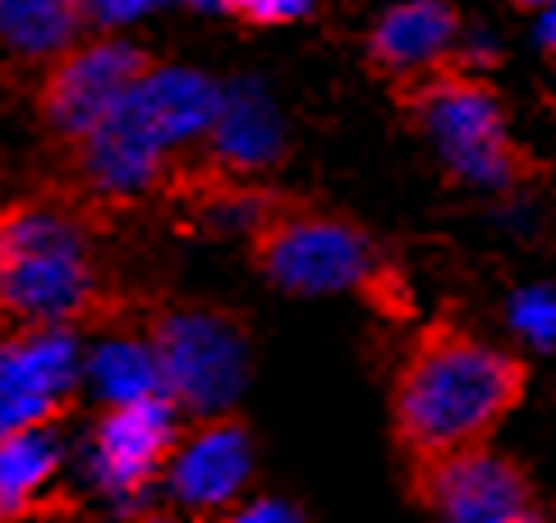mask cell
<instances>
[{
	"instance_id": "6da1fadb",
	"label": "cell",
	"mask_w": 556,
	"mask_h": 523,
	"mask_svg": "<svg viewBox=\"0 0 556 523\" xmlns=\"http://www.w3.org/2000/svg\"><path fill=\"white\" fill-rule=\"evenodd\" d=\"M525 386L529 372L520 358L455 327H428L395 372V446L405 450L409 469L483 450L488 436L525 399Z\"/></svg>"
},
{
	"instance_id": "7a4b0ae2",
	"label": "cell",
	"mask_w": 556,
	"mask_h": 523,
	"mask_svg": "<svg viewBox=\"0 0 556 523\" xmlns=\"http://www.w3.org/2000/svg\"><path fill=\"white\" fill-rule=\"evenodd\" d=\"M121 298L92 248L88 212L70 197L0 207V345L18 335L102 327Z\"/></svg>"
},
{
	"instance_id": "3957f363",
	"label": "cell",
	"mask_w": 556,
	"mask_h": 523,
	"mask_svg": "<svg viewBox=\"0 0 556 523\" xmlns=\"http://www.w3.org/2000/svg\"><path fill=\"white\" fill-rule=\"evenodd\" d=\"M249 253L253 267L290 294H331V290H364L372 298L382 294L387 267L372 253L368 234L354 220L323 207L276 197L267 216L249 230Z\"/></svg>"
},
{
	"instance_id": "277c9868",
	"label": "cell",
	"mask_w": 556,
	"mask_h": 523,
	"mask_svg": "<svg viewBox=\"0 0 556 523\" xmlns=\"http://www.w3.org/2000/svg\"><path fill=\"white\" fill-rule=\"evenodd\" d=\"M143 345L152 354L162 399L193 418H222L244 386L249 340L240 317L222 308H156Z\"/></svg>"
},
{
	"instance_id": "5b68a950",
	"label": "cell",
	"mask_w": 556,
	"mask_h": 523,
	"mask_svg": "<svg viewBox=\"0 0 556 523\" xmlns=\"http://www.w3.org/2000/svg\"><path fill=\"white\" fill-rule=\"evenodd\" d=\"M401 97L424 119V129L451 161V170H460L473 184H515L525 175L520 148L506 138L502 106H496L488 84L437 65L432 74L405 84Z\"/></svg>"
},
{
	"instance_id": "8992f818",
	"label": "cell",
	"mask_w": 556,
	"mask_h": 523,
	"mask_svg": "<svg viewBox=\"0 0 556 523\" xmlns=\"http://www.w3.org/2000/svg\"><path fill=\"white\" fill-rule=\"evenodd\" d=\"M156 60L134 42L106 37V42H78L61 60H51L37 78L33 111L37 125L55 143V152H74L97 125L125 102V97L152 74Z\"/></svg>"
},
{
	"instance_id": "52a82bcc",
	"label": "cell",
	"mask_w": 556,
	"mask_h": 523,
	"mask_svg": "<svg viewBox=\"0 0 556 523\" xmlns=\"http://www.w3.org/2000/svg\"><path fill=\"white\" fill-rule=\"evenodd\" d=\"M409 487L442 523H520L533 500L529 473L488 446L409 469Z\"/></svg>"
},
{
	"instance_id": "ba28073f",
	"label": "cell",
	"mask_w": 556,
	"mask_h": 523,
	"mask_svg": "<svg viewBox=\"0 0 556 523\" xmlns=\"http://www.w3.org/2000/svg\"><path fill=\"white\" fill-rule=\"evenodd\" d=\"M175 446H180V436H175V409L162 395L111 409L97 422V441H92L97 482L115 496H138L170 464Z\"/></svg>"
},
{
	"instance_id": "9c48e42d",
	"label": "cell",
	"mask_w": 556,
	"mask_h": 523,
	"mask_svg": "<svg viewBox=\"0 0 556 523\" xmlns=\"http://www.w3.org/2000/svg\"><path fill=\"white\" fill-rule=\"evenodd\" d=\"M74 386L70 331L18 335L0 345V432L42 428Z\"/></svg>"
},
{
	"instance_id": "30bf717a",
	"label": "cell",
	"mask_w": 556,
	"mask_h": 523,
	"mask_svg": "<svg viewBox=\"0 0 556 523\" xmlns=\"http://www.w3.org/2000/svg\"><path fill=\"white\" fill-rule=\"evenodd\" d=\"M249 477V432L240 418H203L170 455V487L193 510H216Z\"/></svg>"
},
{
	"instance_id": "8fae6325",
	"label": "cell",
	"mask_w": 556,
	"mask_h": 523,
	"mask_svg": "<svg viewBox=\"0 0 556 523\" xmlns=\"http://www.w3.org/2000/svg\"><path fill=\"white\" fill-rule=\"evenodd\" d=\"M455 10L446 0H401L372 28L368 60L377 74L401 78V88L432 74L455 47Z\"/></svg>"
},
{
	"instance_id": "7c38bea8",
	"label": "cell",
	"mask_w": 556,
	"mask_h": 523,
	"mask_svg": "<svg viewBox=\"0 0 556 523\" xmlns=\"http://www.w3.org/2000/svg\"><path fill=\"white\" fill-rule=\"evenodd\" d=\"M84 0H0V51L24 69H47L88 28Z\"/></svg>"
},
{
	"instance_id": "4fadbf2b",
	"label": "cell",
	"mask_w": 556,
	"mask_h": 523,
	"mask_svg": "<svg viewBox=\"0 0 556 523\" xmlns=\"http://www.w3.org/2000/svg\"><path fill=\"white\" fill-rule=\"evenodd\" d=\"M207 170L240 179L249 184L253 170H263L267 161H276V119L263 106V97H253L249 88L222 92V106L207 129Z\"/></svg>"
},
{
	"instance_id": "5bb4252c",
	"label": "cell",
	"mask_w": 556,
	"mask_h": 523,
	"mask_svg": "<svg viewBox=\"0 0 556 523\" xmlns=\"http://www.w3.org/2000/svg\"><path fill=\"white\" fill-rule=\"evenodd\" d=\"M55 436L47 428H18L0 432V523H14L33 510L37 492L55 473Z\"/></svg>"
},
{
	"instance_id": "9a60e30c",
	"label": "cell",
	"mask_w": 556,
	"mask_h": 523,
	"mask_svg": "<svg viewBox=\"0 0 556 523\" xmlns=\"http://www.w3.org/2000/svg\"><path fill=\"white\" fill-rule=\"evenodd\" d=\"M88 377H92L97 395H102L111 409L162 395V381H156V368H152V354L143 345V335L111 340L106 349H97L92 363H88Z\"/></svg>"
},
{
	"instance_id": "2e32d148",
	"label": "cell",
	"mask_w": 556,
	"mask_h": 523,
	"mask_svg": "<svg viewBox=\"0 0 556 523\" xmlns=\"http://www.w3.org/2000/svg\"><path fill=\"white\" fill-rule=\"evenodd\" d=\"M510 317H515V327L533 340V345H556V294L529 290V294L515 298Z\"/></svg>"
},
{
	"instance_id": "e0dca14e",
	"label": "cell",
	"mask_w": 556,
	"mask_h": 523,
	"mask_svg": "<svg viewBox=\"0 0 556 523\" xmlns=\"http://www.w3.org/2000/svg\"><path fill=\"white\" fill-rule=\"evenodd\" d=\"M313 10V0H235L230 14H240L244 24L271 28V24H290V18H304Z\"/></svg>"
},
{
	"instance_id": "ac0fdd59",
	"label": "cell",
	"mask_w": 556,
	"mask_h": 523,
	"mask_svg": "<svg viewBox=\"0 0 556 523\" xmlns=\"http://www.w3.org/2000/svg\"><path fill=\"white\" fill-rule=\"evenodd\" d=\"M152 5H162V0H88V14L106 18V24H121V18H134Z\"/></svg>"
},
{
	"instance_id": "d6986e66",
	"label": "cell",
	"mask_w": 556,
	"mask_h": 523,
	"mask_svg": "<svg viewBox=\"0 0 556 523\" xmlns=\"http://www.w3.org/2000/svg\"><path fill=\"white\" fill-rule=\"evenodd\" d=\"M235 523H300V514L294 510H286V506H276V500H263V506H253V510H244Z\"/></svg>"
},
{
	"instance_id": "ffe728a7",
	"label": "cell",
	"mask_w": 556,
	"mask_h": 523,
	"mask_svg": "<svg viewBox=\"0 0 556 523\" xmlns=\"http://www.w3.org/2000/svg\"><path fill=\"white\" fill-rule=\"evenodd\" d=\"M543 47L547 51H556V5L547 10V18H543Z\"/></svg>"
},
{
	"instance_id": "44dd1931",
	"label": "cell",
	"mask_w": 556,
	"mask_h": 523,
	"mask_svg": "<svg viewBox=\"0 0 556 523\" xmlns=\"http://www.w3.org/2000/svg\"><path fill=\"white\" fill-rule=\"evenodd\" d=\"M198 5H203V10H230L235 0H198Z\"/></svg>"
},
{
	"instance_id": "7402d4cb",
	"label": "cell",
	"mask_w": 556,
	"mask_h": 523,
	"mask_svg": "<svg viewBox=\"0 0 556 523\" xmlns=\"http://www.w3.org/2000/svg\"><path fill=\"white\" fill-rule=\"evenodd\" d=\"M525 5H543V10H552V5H556V0H525Z\"/></svg>"
},
{
	"instance_id": "603a6c76",
	"label": "cell",
	"mask_w": 556,
	"mask_h": 523,
	"mask_svg": "<svg viewBox=\"0 0 556 523\" xmlns=\"http://www.w3.org/2000/svg\"><path fill=\"white\" fill-rule=\"evenodd\" d=\"M520 523H543V519H533V514H525V519H520Z\"/></svg>"
},
{
	"instance_id": "cb8c5ba5",
	"label": "cell",
	"mask_w": 556,
	"mask_h": 523,
	"mask_svg": "<svg viewBox=\"0 0 556 523\" xmlns=\"http://www.w3.org/2000/svg\"><path fill=\"white\" fill-rule=\"evenodd\" d=\"M143 523H166V519H143Z\"/></svg>"
}]
</instances>
